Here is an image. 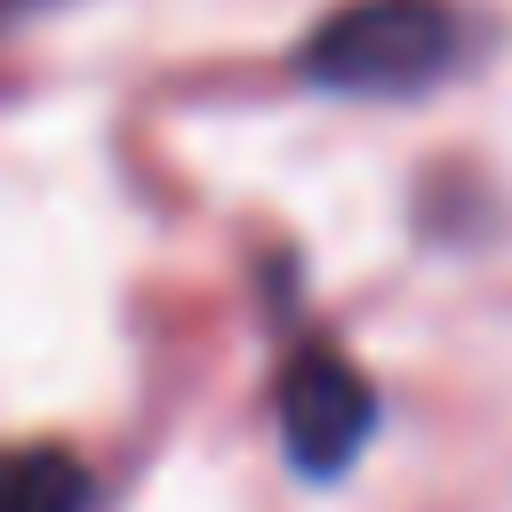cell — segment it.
I'll return each instance as SVG.
<instances>
[{"instance_id":"1","label":"cell","mask_w":512,"mask_h":512,"mask_svg":"<svg viewBox=\"0 0 512 512\" xmlns=\"http://www.w3.org/2000/svg\"><path fill=\"white\" fill-rule=\"evenodd\" d=\"M464 56L448 0H352L304 40V80L336 96H416Z\"/></svg>"},{"instance_id":"2","label":"cell","mask_w":512,"mask_h":512,"mask_svg":"<svg viewBox=\"0 0 512 512\" xmlns=\"http://www.w3.org/2000/svg\"><path fill=\"white\" fill-rule=\"evenodd\" d=\"M368 432H376L368 376L352 360H336V352H296L288 376H280V440H288L296 472H312V480L344 472L368 448Z\"/></svg>"},{"instance_id":"3","label":"cell","mask_w":512,"mask_h":512,"mask_svg":"<svg viewBox=\"0 0 512 512\" xmlns=\"http://www.w3.org/2000/svg\"><path fill=\"white\" fill-rule=\"evenodd\" d=\"M0 512H88V472L64 448H0Z\"/></svg>"},{"instance_id":"4","label":"cell","mask_w":512,"mask_h":512,"mask_svg":"<svg viewBox=\"0 0 512 512\" xmlns=\"http://www.w3.org/2000/svg\"><path fill=\"white\" fill-rule=\"evenodd\" d=\"M0 16H8V0H0Z\"/></svg>"}]
</instances>
